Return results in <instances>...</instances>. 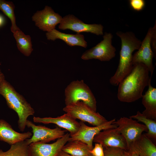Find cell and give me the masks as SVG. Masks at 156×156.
<instances>
[{
  "label": "cell",
  "mask_w": 156,
  "mask_h": 156,
  "mask_svg": "<svg viewBox=\"0 0 156 156\" xmlns=\"http://www.w3.org/2000/svg\"><path fill=\"white\" fill-rule=\"evenodd\" d=\"M33 119L34 122L36 123L56 125L58 127L65 129L69 132L70 136L74 135L77 132L80 126L79 122L67 113L56 118H40L34 116Z\"/></svg>",
  "instance_id": "cell-15"
},
{
  "label": "cell",
  "mask_w": 156,
  "mask_h": 156,
  "mask_svg": "<svg viewBox=\"0 0 156 156\" xmlns=\"http://www.w3.org/2000/svg\"><path fill=\"white\" fill-rule=\"evenodd\" d=\"M116 34L121 39V45L120 52L119 64L114 75L109 79L110 84L116 86L132 70L133 67V52L139 48L142 41L131 31H118Z\"/></svg>",
  "instance_id": "cell-2"
},
{
  "label": "cell",
  "mask_w": 156,
  "mask_h": 156,
  "mask_svg": "<svg viewBox=\"0 0 156 156\" xmlns=\"http://www.w3.org/2000/svg\"><path fill=\"white\" fill-rule=\"evenodd\" d=\"M26 126L31 128L33 133L30 138L26 140L29 145L38 142L47 143L54 140L62 137L66 131V130H62L58 127L51 129L44 126L36 125L28 120Z\"/></svg>",
  "instance_id": "cell-9"
},
{
  "label": "cell",
  "mask_w": 156,
  "mask_h": 156,
  "mask_svg": "<svg viewBox=\"0 0 156 156\" xmlns=\"http://www.w3.org/2000/svg\"><path fill=\"white\" fill-rule=\"evenodd\" d=\"M128 150L132 151L139 156H156V146L145 134H142L130 146Z\"/></svg>",
  "instance_id": "cell-18"
},
{
  "label": "cell",
  "mask_w": 156,
  "mask_h": 156,
  "mask_svg": "<svg viewBox=\"0 0 156 156\" xmlns=\"http://www.w3.org/2000/svg\"><path fill=\"white\" fill-rule=\"evenodd\" d=\"M5 79V77L3 74L0 70V85Z\"/></svg>",
  "instance_id": "cell-31"
},
{
  "label": "cell",
  "mask_w": 156,
  "mask_h": 156,
  "mask_svg": "<svg viewBox=\"0 0 156 156\" xmlns=\"http://www.w3.org/2000/svg\"><path fill=\"white\" fill-rule=\"evenodd\" d=\"M116 124L117 129L125 138L128 147V150L130 146L138 139L142 134L148 129L143 124L129 117H121L117 121L113 122Z\"/></svg>",
  "instance_id": "cell-7"
},
{
  "label": "cell",
  "mask_w": 156,
  "mask_h": 156,
  "mask_svg": "<svg viewBox=\"0 0 156 156\" xmlns=\"http://www.w3.org/2000/svg\"><path fill=\"white\" fill-rule=\"evenodd\" d=\"M5 22V20L3 16L0 14V27L3 26Z\"/></svg>",
  "instance_id": "cell-29"
},
{
  "label": "cell",
  "mask_w": 156,
  "mask_h": 156,
  "mask_svg": "<svg viewBox=\"0 0 156 156\" xmlns=\"http://www.w3.org/2000/svg\"><path fill=\"white\" fill-rule=\"evenodd\" d=\"M58 156H73L64 152L61 151L59 154ZM88 156H93L92 155Z\"/></svg>",
  "instance_id": "cell-30"
},
{
  "label": "cell",
  "mask_w": 156,
  "mask_h": 156,
  "mask_svg": "<svg viewBox=\"0 0 156 156\" xmlns=\"http://www.w3.org/2000/svg\"><path fill=\"white\" fill-rule=\"evenodd\" d=\"M112 34L105 32L103 39L95 46L86 51L82 54L83 60L98 59L101 61H109L115 57L116 48L112 44Z\"/></svg>",
  "instance_id": "cell-6"
},
{
  "label": "cell",
  "mask_w": 156,
  "mask_h": 156,
  "mask_svg": "<svg viewBox=\"0 0 156 156\" xmlns=\"http://www.w3.org/2000/svg\"><path fill=\"white\" fill-rule=\"evenodd\" d=\"M148 86L142 97V103L145 108L142 113L147 118L156 120V88L152 86L151 81Z\"/></svg>",
  "instance_id": "cell-19"
},
{
  "label": "cell",
  "mask_w": 156,
  "mask_h": 156,
  "mask_svg": "<svg viewBox=\"0 0 156 156\" xmlns=\"http://www.w3.org/2000/svg\"><path fill=\"white\" fill-rule=\"evenodd\" d=\"M29 145L26 140L11 145L6 151L0 149V156H28Z\"/></svg>",
  "instance_id": "cell-23"
},
{
  "label": "cell",
  "mask_w": 156,
  "mask_h": 156,
  "mask_svg": "<svg viewBox=\"0 0 156 156\" xmlns=\"http://www.w3.org/2000/svg\"><path fill=\"white\" fill-rule=\"evenodd\" d=\"M129 156H139L138 154L135 152L131 151L128 150Z\"/></svg>",
  "instance_id": "cell-32"
},
{
  "label": "cell",
  "mask_w": 156,
  "mask_h": 156,
  "mask_svg": "<svg viewBox=\"0 0 156 156\" xmlns=\"http://www.w3.org/2000/svg\"><path fill=\"white\" fill-rule=\"evenodd\" d=\"M63 110L75 119L87 122L94 126L101 125L108 121L99 112L93 111L81 101L66 105Z\"/></svg>",
  "instance_id": "cell-5"
},
{
  "label": "cell",
  "mask_w": 156,
  "mask_h": 156,
  "mask_svg": "<svg viewBox=\"0 0 156 156\" xmlns=\"http://www.w3.org/2000/svg\"><path fill=\"white\" fill-rule=\"evenodd\" d=\"M105 156H122L124 151L119 148L103 147Z\"/></svg>",
  "instance_id": "cell-25"
},
{
  "label": "cell",
  "mask_w": 156,
  "mask_h": 156,
  "mask_svg": "<svg viewBox=\"0 0 156 156\" xmlns=\"http://www.w3.org/2000/svg\"><path fill=\"white\" fill-rule=\"evenodd\" d=\"M66 105L81 101L88 105L93 111L96 112V101L94 96L83 80L71 82L65 90Z\"/></svg>",
  "instance_id": "cell-4"
},
{
  "label": "cell",
  "mask_w": 156,
  "mask_h": 156,
  "mask_svg": "<svg viewBox=\"0 0 156 156\" xmlns=\"http://www.w3.org/2000/svg\"><path fill=\"white\" fill-rule=\"evenodd\" d=\"M0 94L5 99L8 107L17 113L18 117V127L21 131H24L28 117L34 113V109L5 79L0 85Z\"/></svg>",
  "instance_id": "cell-3"
},
{
  "label": "cell",
  "mask_w": 156,
  "mask_h": 156,
  "mask_svg": "<svg viewBox=\"0 0 156 156\" xmlns=\"http://www.w3.org/2000/svg\"><path fill=\"white\" fill-rule=\"evenodd\" d=\"M93 142L100 144L103 147H117L128 150L126 140L117 127L101 131L94 136Z\"/></svg>",
  "instance_id": "cell-14"
},
{
  "label": "cell",
  "mask_w": 156,
  "mask_h": 156,
  "mask_svg": "<svg viewBox=\"0 0 156 156\" xmlns=\"http://www.w3.org/2000/svg\"><path fill=\"white\" fill-rule=\"evenodd\" d=\"M153 33V27H150L141 45L134 54L133 55V65L137 63H142L147 67L149 71L152 73L154 67L153 60L155 55L151 48V39Z\"/></svg>",
  "instance_id": "cell-13"
},
{
  "label": "cell",
  "mask_w": 156,
  "mask_h": 156,
  "mask_svg": "<svg viewBox=\"0 0 156 156\" xmlns=\"http://www.w3.org/2000/svg\"><path fill=\"white\" fill-rule=\"evenodd\" d=\"M70 137V133H67L51 144L41 142L31 143L28 146V156H58Z\"/></svg>",
  "instance_id": "cell-8"
},
{
  "label": "cell",
  "mask_w": 156,
  "mask_h": 156,
  "mask_svg": "<svg viewBox=\"0 0 156 156\" xmlns=\"http://www.w3.org/2000/svg\"><path fill=\"white\" fill-rule=\"evenodd\" d=\"M149 71L142 63L133 65L131 71L119 83L117 94L121 102L131 103L141 98L146 87L151 81Z\"/></svg>",
  "instance_id": "cell-1"
},
{
  "label": "cell",
  "mask_w": 156,
  "mask_h": 156,
  "mask_svg": "<svg viewBox=\"0 0 156 156\" xmlns=\"http://www.w3.org/2000/svg\"><path fill=\"white\" fill-rule=\"evenodd\" d=\"M130 117L133 119L137 120L138 122H140L143 123L146 127L148 131L145 134L151 140L154 142L156 140V120L148 118L145 116L140 111L137 112L136 114L132 115Z\"/></svg>",
  "instance_id": "cell-22"
},
{
  "label": "cell",
  "mask_w": 156,
  "mask_h": 156,
  "mask_svg": "<svg viewBox=\"0 0 156 156\" xmlns=\"http://www.w3.org/2000/svg\"><path fill=\"white\" fill-rule=\"evenodd\" d=\"M122 156H129L127 151H124Z\"/></svg>",
  "instance_id": "cell-33"
},
{
  "label": "cell",
  "mask_w": 156,
  "mask_h": 156,
  "mask_svg": "<svg viewBox=\"0 0 156 156\" xmlns=\"http://www.w3.org/2000/svg\"><path fill=\"white\" fill-rule=\"evenodd\" d=\"M32 133L28 131L20 133L14 131L11 126L3 119H0V140L11 145L30 138Z\"/></svg>",
  "instance_id": "cell-16"
},
{
  "label": "cell",
  "mask_w": 156,
  "mask_h": 156,
  "mask_svg": "<svg viewBox=\"0 0 156 156\" xmlns=\"http://www.w3.org/2000/svg\"><path fill=\"white\" fill-rule=\"evenodd\" d=\"M32 19L39 29L49 32L55 29L57 24L61 23L62 17L55 12L51 7L46 5L43 10L37 11Z\"/></svg>",
  "instance_id": "cell-12"
},
{
  "label": "cell",
  "mask_w": 156,
  "mask_h": 156,
  "mask_svg": "<svg viewBox=\"0 0 156 156\" xmlns=\"http://www.w3.org/2000/svg\"><path fill=\"white\" fill-rule=\"evenodd\" d=\"M58 28L62 30L68 29L77 33L90 32L97 35L103 34V26L101 24H87L72 14L62 17Z\"/></svg>",
  "instance_id": "cell-10"
},
{
  "label": "cell",
  "mask_w": 156,
  "mask_h": 156,
  "mask_svg": "<svg viewBox=\"0 0 156 156\" xmlns=\"http://www.w3.org/2000/svg\"><path fill=\"white\" fill-rule=\"evenodd\" d=\"M1 65V63H0V65Z\"/></svg>",
  "instance_id": "cell-34"
},
{
  "label": "cell",
  "mask_w": 156,
  "mask_h": 156,
  "mask_svg": "<svg viewBox=\"0 0 156 156\" xmlns=\"http://www.w3.org/2000/svg\"><path fill=\"white\" fill-rule=\"evenodd\" d=\"M13 34L18 50L25 56H29L33 50L30 36L25 34L20 29Z\"/></svg>",
  "instance_id": "cell-21"
},
{
  "label": "cell",
  "mask_w": 156,
  "mask_h": 156,
  "mask_svg": "<svg viewBox=\"0 0 156 156\" xmlns=\"http://www.w3.org/2000/svg\"><path fill=\"white\" fill-rule=\"evenodd\" d=\"M93 156H105L103 148L100 144L95 143L94 146L90 151Z\"/></svg>",
  "instance_id": "cell-27"
},
{
  "label": "cell",
  "mask_w": 156,
  "mask_h": 156,
  "mask_svg": "<svg viewBox=\"0 0 156 156\" xmlns=\"http://www.w3.org/2000/svg\"><path fill=\"white\" fill-rule=\"evenodd\" d=\"M115 121V119H114L101 125L93 127L88 126L84 122L81 121L79 122L80 126L79 129L74 135L70 136L68 141H81L87 144L91 150L93 147V140L95 135L103 130L117 128V126L116 124H112Z\"/></svg>",
  "instance_id": "cell-11"
},
{
  "label": "cell",
  "mask_w": 156,
  "mask_h": 156,
  "mask_svg": "<svg viewBox=\"0 0 156 156\" xmlns=\"http://www.w3.org/2000/svg\"><path fill=\"white\" fill-rule=\"evenodd\" d=\"M46 35L48 40L54 41L56 39H60L70 46H77L85 48L87 46V42L84 39V36L79 33L75 34H66L54 29L46 32Z\"/></svg>",
  "instance_id": "cell-17"
},
{
  "label": "cell",
  "mask_w": 156,
  "mask_h": 156,
  "mask_svg": "<svg viewBox=\"0 0 156 156\" xmlns=\"http://www.w3.org/2000/svg\"><path fill=\"white\" fill-rule=\"evenodd\" d=\"M88 145L81 141L68 142L63 147L62 151L73 156H88L91 154Z\"/></svg>",
  "instance_id": "cell-20"
},
{
  "label": "cell",
  "mask_w": 156,
  "mask_h": 156,
  "mask_svg": "<svg viewBox=\"0 0 156 156\" xmlns=\"http://www.w3.org/2000/svg\"><path fill=\"white\" fill-rule=\"evenodd\" d=\"M15 5L12 2L0 0V10L10 19L11 23V31L14 33L20 29L16 24L14 12Z\"/></svg>",
  "instance_id": "cell-24"
},
{
  "label": "cell",
  "mask_w": 156,
  "mask_h": 156,
  "mask_svg": "<svg viewBox=\"0 0 156 156\" xmlns=\"http://www.w3.org/2000/svg\"><path fill=\"white\" fill-rule=\"evenodd\" d=\"M129 2L130 7L137 11L142 10L145 5V2L144 0H130Z\"/></svg>",
  "instance_id": "cell-26"
},
{
  "label": "cell",
  "mask_w": 156,
  "mask_h": 156,
  "mask_svg": "<svg viewBox=\"0 0 156 156\" xmlns=\"http://www.w3.org/2000/svg\"><path fill=\"white\" fill-rule=\"evenodd\" d=\"M156 25L155 24L153 27V33L151 39V46L153 52L155 59L156 54Z\"/></svg>",
  "instance_id": "cell-28"
}]
</instances>
